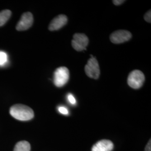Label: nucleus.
<instances>
[{
	"label": "nucleus",
	"mask_w": 151,
	"mask_h": 151,
	"mask_svg": "<svg viewBox=\"0 0 151 151\" xmlns=\"http://www.w3.org/2000/svg\"><path fill=\"white\" fill-rule=\"evenodd\" d=\"M10 113L15 119L21 121H27L32 119L34 113L32 109L22 104H16L11 106Z\"/></svg>",
	"instance_id": "obj_1"
},
{
	"label": "nucleus",
	"mask_w": 151,
	"mask_h": 151,
	"mask_svg": "<svg viewBox=\"0 0 151 151\" xmlns=\"http://www.w3.org/2000/svg\"><path fill=\"white\" fill-rule=\"evenodd\" d=\"M70 78V72L67 67H60L54 71L53 82L57 87L64 86Z\"/></svg>",
	"instance_id": "obj_2"
},
{
	"label": "nucleus",
	"mask_w": 151,
	"mask_h": 151,
	"mask_svg": "<svg viewBox=\"0 0 151 151\" xmlns=\"http://www.w3.org/2000/svg\"><path fill=\"white\" fill-rule=\"evenodd\" d=\"M145 81V76L139 70H135L129 73L128 77V84L134 89H139L143 86Z\"/></svg>",
	"instance_id": "obj_3"
},
{
	"label": "nucleus",
	"mask_w": 151,
	"mask_h": 151,
	"mask_svg": "<svg viewBox=\"0 0 151 151\" xmlns=\"http://www.w3.org/2000/svg\"><path fill=\"white\" fill-rule=\"evenodd\" d=\"M89 59L85 67V70L86 75L91 78L97 80L100 75V70L97 60L92 55Z\"/></svg>",
	"instance_id": "obj_4"
},
{
	"label": "nucleus",
	"mask_w": 151,
	"mask_h": 151,
	"mask_svg": "<svg viewBox=\"0 0 151 151\" xmlns=\"http://www.w3.org/2000/svg\"><path fill=\"white\" fill-rule=\"evenodd\" d=\"M88 42V38L85 34L76 33L72 40V46L76 50L81 52L86 49Z\"/></svg>",
	"instance_id": "obj_5"
},
{
	"label": "nucleus",
	"mask_w": 151,
	"mask_h": 151,
	"mask_svg": "<svg viewBox=\"0 0 151 151\" xmlns=\"http://www.w3.org/2000/svg\"><path fill=\"white\" fill-rule=\"evenodd\" d=\"M131 38V32L125 30L115 31L113 32L110 37L111 42L114 44L123 43L129 41Z\"/></svg>",
	"instance_id": "obj_6"
},
{
	"label": "nucleus",
	"mask_w": 151,
	"mask_h": 151,
	"mask_svg": "<svg viewBox=\"0 0 151 151\" xmlns=\"http://www.w3.org/2000/svg\"><path fill=\"white\" fill-rule=\"evenodd\" d=\"M33 16L30 12H25L22 15L21 19L17 24L16 29L17 31H24L32 26L33 24Z\"/></svg>",
	"instance_id": "obj_7"
},
{
	"label": "nucleus",
	"mask_w": 151,
	"mask_h": 151,
	"mask_svg": "<svg viewBox=\"0 0 151 151\" xmlns=\"http://www.w3.org/2000/svg\"><path fill=\"white\" fill-rule=\"evenodd\" d=\"M68 19L65 15H60L54 18L49 25V30L55 31L60 30L67 23Z\"/></svg>",
	"instance_id": "obj_8"
},
{
	"label": "nucleus",
	"mask_w": 151,
	"mask_h": 151,
	"mask_svg": "<svg viewBox=\"0 0 151 151\" xmlns=\"http://www.w3.org/2000/svg\"><path fill=\"white\" fill-rule=\"evenodd\" d=\"M113 148V143L111 140L103 139L93 146L92 151H111Z\"/></svg>",
	"instance_id": "obj_9"
},
{
	"label": "nucleus",
	"mask_w": 151,
	"mask_h": 151,
	"mask_svg": "<svg viewBox=\"0 0 151 151\" xmlns=\"http://www.w3.org/2000/svg\"><path fill=\"white\" fill-rule=\"evenodd\" d=\"M31 147L30 143L25 140H22L17 143L14 151H30Z\"/></svg>",
	"instance_id": "obj_10"
},
{
	"label": "nucleus",
	"mask_w": 151,
	"mask_h": 151,
	"mask_svg": "<svg viewBox=\"0 0 151 151\" xmlns=\"http://www.w3.org/2000/svg\"><path fill=\"white\" fill-rule=\"evenodd\" d=\"M11 16V11L9 10H5L0 11V27L5 25Z\"/></svg>",
	"instance_id": "obj_11"
},
{
	"label": "nucleus",
	"mask_w": 151,
	"mask_h": 151,
	"mask_svg": "<svg viewBox=\"0 0 151 151\" xmlns=\"http://www.w3.org/2000/svg\"><path fill=\"white\" fill-rule=\"evenodd\" d=\"M7 61V55L5 52H0V65H5Z\"/></svg>",
	"instance_id": "obj_12"
},
{
	"label": "nucleus",
	"mask_w": 151,
	"mask_h": 151,
	"mask_svg": "<svg viewBox=\"0 0 151 151\" xmlns=\"http://www.w3.org/2000/svg\"><path fill=\"white\" fill-rule=\"evenodd\" d=\"M144 19L146 22H151V11L149 10L144 16Z\"/></svg>",
	"instance_id": "obj_13"
},
{
	"label": "nucleus",
	"mask_w": 151,
	"mask_h": 151,
	"mask_svg": "<svg viewBox=\"0 0 151 151\" xmlns=\"http://www.w3.org/2000/svg\"><path fill=\"white\" fill-rule=\"evenodd\" d=\"M58 111L59 112L64 115H67L68 114V111L67 108L63 107V106H60L58 108Z\"/></svg>",
	"instance_id": "obj_14"
},
{
	"label": "nucleus",
	"mask_w": 151,
	"mask_h": 151,
	"mask_svg": "<svg viewBox=\"0 0 151 151\" xmlns=\"http://www.w3.org/2000/svg\"><path fill=\"white\" fill-rule=\"evenodd\" d=\"M68 100H69V102L72 105H75L76 103L75 98L70 93L68 95Z\"/></svg>",
	"instance_id": "obj_15"
},
{
	"label": "nucleus",
	"mask_w": 151,
	"mask_h": 151,
	"mask_svg": "<svg viewBox=\"0 0 151 151\" xmlns=\"http://www.w3.org/2000/svg\"><path fill=\"white\" fill-rule=\"evenodd\" d=\"M125 1H123V0H114V1H113V2L114 5L118 6L123 4Z\"/></svg>",
	"instance_id": "obj_16"
},
{
	"label": "nucleus",
	"mask_w": 151,
	"mask_h": 151,
	"mask_svg": "<svg viewBox=\"0 0 151 151\" xmlns=\"http://www.w3.org/2000/svg\"><path fill=\"white\" fill-rule=\"evenodd\" d=\"M145 151H151V140H149L146 148H145Z\"/></svg>",
	"instance_id": "obj_17"
}]
</instances>
